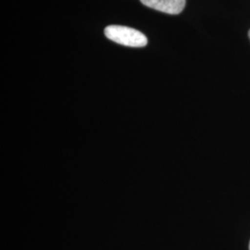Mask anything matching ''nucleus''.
<instances>
[{"label":"nucleus","mask_w":250,"mask_h":250,"mask_svg":"<svg viewBox=\"0 0 250 250\" xmlns=\"http://www.w3.org/2000/svg\"><path fill=\"white\" fill-rule=\"evenodd\" d=\"M105 36L117 44L131 47H143L147 44V38L143 33L130 27L109 25L105 29Z\"/></svg>","instance_id":"f257e3e1"},{"label":"nucleus","mask_w":250,"mask_h":250,"mask_svg":"<svg viewBox=\"0 0 250 250\" xmlns=\"http://www.w3.org/2000/svg\"><path fill=\"white\" fill-rule=\"evenodd\" d=\"M146 7L156 9L161 12L177 15L186 7V0H140Z\"/></svg>","instance_id":"f03ea898"},{"label":"nucleus","mask_w":250,"mask_h":250,"mask_svg":"<svg viewBox=\"0 0 250 250\" xmlns=\"http://www.w3.org/2000/svg\"><path fill=\"white\" fill-rule=\"evenodd\" d=\"M249 36H250V32H249Z\"/></svg>","instance_id":"7ed1b4c3"},{"label":"nucleus","mask_w":250,"mask_h":250,"mask_svg":"<svg viewBox=\"0 0 250 250\" xmlns=\"http://www.w3.org/2000/svg\"></svg>","instance_id":"20e7f679"}]
</instances>
